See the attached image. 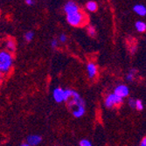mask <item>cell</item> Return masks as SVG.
Segmentation results:
<instances>
[{"mask_svg":"<svg viewBox=\"0 0 146 146\" xmlns=\"http://www.w3.org/2000/svg\"><path fill=\"white\" fill-rule=\"evenodd\" d=\"M68 107L71 110L72 115L75 118H80L84 115L86 112V106H85V101L83 98L80 96V94L75 91L72 90L71 97L67 102Z\"/></svg>","mask_w":146,"mask_h":146,"instance_id":"cell-1","label":"cell"},{"mask_svg":"<svg viewBox=\"0 0 146 146\" xmlns=\"http://www.w3.org/2000/svg\"><path fill=\"white\" fill-rule=\"evenodd\" d=\"M13 66V58L11 52L2 51L0 52V72L3 74L9 73Z\"/></svg>","mask_w":146,"mask_h":146,"instance_id":"cell-2","label":"cell"},{"mask_svg":"<svg viewBox=\"0 0 146 146\" xmlns=\"http://www.w3.org/2000/svg\"><path fill=\"white\" fill-rule=\"evenodd\" d=\"M123 99L120 96H118L117 95H115V93L108 95L104 100V105H105V107L108 109L119 107V106H121L123 104Z\"/></svg>","mask_w":146,"mask_h":146,"instance_id":"cell-3","label":"cell"},{"mask_svg":"<svg viewBox=\"0 0 146 146\" xmlns=\"http://www.w3.org/2000/svg\"><path fill=\"white\" fill-rule=\"evenodd\" d=\"M67 21L73 26H80L84 24V15L80 11L67 15Z\"/></svg>","mask_w":146,"mask_h":146,"instance_id":"cell-4","label":"cell"},{"mask_svg":"<svg viewBox=\"0 0 146 146\" xmlns=\"http://www.w3.org/2000/svg\"><path fill=\"white\" fill-rule=\"evenodd\" d=\"M52 98L57 102H66V91L62 88H55L52 90Z\"/></svg>","mask_w":146,"mask_h":146,"instance_id":"cell-5","label":"cell"},{"mask_svg":"<svg viewBox=\"0 0 146 146\" xmlns=\"http://www.w3.org/2000/svg\"><path fill=\"white\" fill-rule=\"evenodd\" d=\"M114 93H115V95H117L118 96H120V97H122L123 99V98L129 96V88L125 84H120V85H117L115 88Z\"/></svg>","mask_w":146,"mask_h":146,"instance_id":"cell-6","label":"cell"},{"mask_svg":"<svg viewBox=\"0 0 146 146\" xmlns=\"http://www.w3.org/2000/svg\"><path fill=\"white\" fill-rule=\"evenodd\" d=\"M98 73V69H97V66L93 63V62H89L87 65V74L89 79H94L96 77Z\"/></svg>","mask_w":146,"mask_h":146,"instance_id":"cell-7","label":"cell"},{"mask_svg":"<svg viewBox=\"0 0 146 146\" xmlns=\"http://www.w3.org/2000/svg\"><path fill=\"white\" fill-rule=\"evenodd\" d=\"M64 11H65L66 13H67V15H69V14H73V13L78 12L79 8H78L77 5L74 2L69 1V2H68L67 4L65 5Z\"/></svg>","mask_w":146,"mask_h":146,"instance_id":"cell-8","label":"cell"},{"mask_svg":"<svg viewBox=\"0 0 146 146\" xmlns=\"http://www.w3.org/2000/svg\"><path fill=\"white\" fill-rule=\"evenodd\" d=\"M42 141V137L39 135H36V134H33V135H29L26 138V143H28L31 146H37L38 144H39Z\"/></svg>","mask_w":146,"mask_h":146,"instance_id":"cell-9","label":"cell"},{"mask_svg":"<svg viewBox=\"0 0 146 146\" xmlns=\"http://www.w3.org/2000/svg\"><path fill=\"white\" fill-rule=\"evenodd\" d=\"M5 48H6L5 51L11 52V54L16 50V43H15L14 39H13V38H8L7 40L5 42Z\"/></svg>","mask_w":146,"mask_h":146,"instance_id":"cell-10","label":"cell"},{"mask_svg":"<svg viewBox=\"0 0 146 146\" xmlns=\"http://www.w3.org/2000/svg\"><path fill=\"white\" fill-rule=\"evenodd\" d=\"M133 9H134V11L139 16L146 15V7L143 5H136Z\"/></svg>","mask_w":146,"mask_h":146,"instance_id":"cell-11","label":"cell"},{"mask_svg":"<svg viewBox=\"0 0 146 146\" xmlns=\"http://www.w3.org/2000/svg\"><path fill=\"white\" fill-rule=\"evenodd\" d=\"M136 74H137V70L136 69H130L129 71V73L126 74V81L128 82H134V80H135V77H136Z\"/></svg>","mask_w":146,"mask_h":146,"instance_id":"cell-12","label":"cell"},{"mask_svg":"<svg viewBox=\"0 0 146 146\" xmlns=\"http://www.w3.org/2000/svg\"><path fill=\"white\" fill-rule=\"evenodd\" d=\"M136 29L139 33H143L146 31V24L143 21H137L135 25Z\"/></svg>","mask_w":146,"mask_h":146,"instance_id":"cell-13","label":"cell"},{"mask_svg":"<svg viewBox=\"0 0 146 146\" xmlns=\"http://www.w3.org/2000/svg\"><path fill=\"white\" fill-rule=\"evenodd\" d=\"M87 9L89 11H96L97 10V4L94 1H89L87 4Z\"/></svg>","mask_w":146,"mask_h":146,"instance_id":"cell-14","label":"cell"},{"mask_svg":"<svg viewBox=\"0 0 146 146\" xmlns=\"http://www.w3.org/2000/svg\"><path fill=\"white\" fill-rule=\"evenodd\" d=\"M33 36H34V33L33 32H26L24 35V38H25V41H31L32 39L33 38Z\"/></svg>","mask_w":146,"mask_h":146,"instance_id":"cell-15","label":"cell"},{"mask_svg":"<svg viewBox=\"0 0 146 146\" xmlns=\"http://www.w3.org/2000/svg\"><path fill=\"white\" fill-rule=\"evenodd\" d=\"M136 110H138V111H141V110H143V103L139 99H137V102H136Z\"/></svg>","mask_w":146,"mask_h":146,"instance_id":"cell-16","label":"cell"},{"mask_svg":"<svg viewBox=\"0 0 146 146\" xmlns=\"http://www.w3.org/2000/svg\"><path fill=\"white\" fill-rule=\"evenodd\" d=\"M88 35L91 36V37H95V36H96V29H95L94 26H89V27L88 28Z\"/></svg>","mask_w":146,"mask_h":146,"instance_id":"cell-17","label":"cell"},{"mask_svg":"<svg viewBox=\"0 0 146 146\" xmlns=\"http://www.w3.org/2000/svg\"><path fill=\"white\" fill-rule=\"evenodd\" d=\"M80 146H93L92 143L88 139H82L80 141Z\"/></svg>","mask_w":146,"mask_h":146,"instance_id":"cell-18","label":"cell"},{"mask_svg":"<svg viewBox=\"0 0 146 146\" xmlns=\"http://www.w3.org/2000/svg\"><path fill=\"white\" fill-rule=\"evenodd\" d=\"M136 102H137V100H135L133 98H129V102H128V104H129V106L130 108L136 109Z\"/></svg>","mask_w":146,"mask_h":146,"instance_id":"cell-19","label":"cell"},{"mask_svg":"<svg viewBox=\"0 0 146 146\" xmlns=\"http://www.w3.org/2000/svg\"><path fill=\"white\" fill-rule=\"evenodd\" d=\"M57 46H58V40L57 39H52V40L51 41V47L54 49Z\"/></svg>","mask_w":146,"mask_h":146,"instance_id":"cell-20","label":"cell"},{"mask_svg":"<svg viewBox=\"0 0 146 146\" xmlns=\"http://www.w3.org/2000/svg\"><path fill=\"white\" fill-rule=\"evenodd\" d=\"M67 36H66L65 34H61L60 36V38H59V39H60V42H62V43H64V42H66L67 41Z\"/></svg>","mask_w":146,"mask_h":146,"instance_id":"cell-21","label":"cell"},{"mask_svg":"<svg viewBox=\"0 0 146 146\" xmlns=\"http://www.w3.org/2000/svg\"><path fill=\"white\" fill-rule=\"evenodd\" d=\"M139 146H146V137H144L141 140Z\"/></svg>","mask_w":146,"mask_h":146,"instance_id":"cell-22","label":"cell"},{"mask_svg":"<svg viewBox=\"0 0 146 146\" xmlns=\"http://www.w3.org/2000/svg\"><path fill=\"white\" fill-rule=\"evenodd\" d=\"M25 4L28 5H32L34 4V0H25Z\"/></svg>","mask_w":146,"mask_h":146,"instance_id":"cell-23","label":"cell"},{"mask_svg":"<svg viewBox=\"0 0 146 146\" xmlns=\"http://www.w3.org/2000/svg\"><path fill=\"white\" fill-rule=\"evenodd\" d=\"M19 146H31V145H30L28 143H26V142H25V143H21Z\"/></svg>","mask_w":146,"mask_h":146,"instance_id":"cell-24","label":"cell"}]
</instances>
